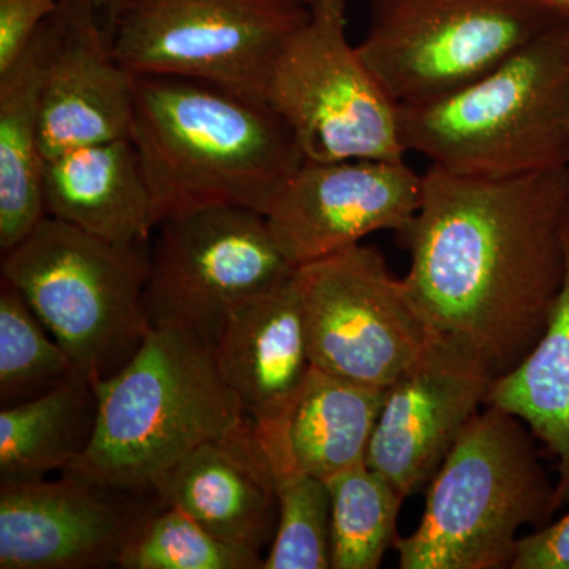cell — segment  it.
Here are the masks:
<instances>
[{
    "mask_svg": "<svg viewBox=\"0 0 569 569\" xmlns=\"http://www.w3.org/2000/svg\"><path fill=\"white\" fill-rule=\"evenodd\" d=\"M569 167L518 178L430 164L406 238L403 282L436 339L505 376L538 342L563 279Z\"/></svg>",
    "mask_w": 569,
    "mask_h": 569,
    "instance_id": "1",
    "label": "cell"
},
{
    "mask_svg": "<svg viewBox=\"0 0 569 569\" xmlns=\"http://www.w3.org/2000/svg\"><path fill=\"white\" fill-rule=\"evenodd\" d=\"M129 138L157 224L212 208L266 216L305 163L290 127L263 99L193 78H134Z\"/></svg>",
    "mask_w": 569,
    "mask_h": 569,
    "instance_id": "2",
    "label": "cell"
},
{
    "mask_svg": "<svg viewBox=\"0 0 569 569\" xmlns=\"http://www.w3.org/2000/svg\"><path fill=\"white\" fill-rule=\"evenodd\" d=\"M93 388L91 445L61 473L142 496L194 449L247 419L212 347L176 329H151L133 358Z\"/></svg>",
    "mask_w": 569,
    "mask_h": 569,
    "instance_id": "3",
    "label": "cell"
},
{
    "mask_svg": "<svg viewBox=\"0 0 569 569\" xmlns=\"http://www.w3.org/2000/svg\"><path fill=\"white\" fill-rule=\"evenodd\" d=\"M407 152L471 178L505 179L569 164V20L441 99L400 104Z\"/></svg>",
    "mask_w": 569,
    "mask_h": 569,
    "instance_id": "4",
    "label": "cell"
},
{
    "mask_svg": "<svg viewBox=\"0 0 569 569\" xmlns=\"http://www.w3.org/2000/svg\"><path fill=\"white\" fill-rule=\"evenodd\" d=\"M533 438L520 419L482 408L427 485L417 530L397 539L399 567L511 568L520 529L556 511Z\"/></svg>",
    "mask_w": 569,
    "mask_h": 569,
    "instance_id": "5",
    "label": "cell"
},
{
    "mask_svg": "<svg viewBox=\"0 0 569 569\" xmlns=\"http://www.w3.org/2000/svg\"><path fill=\"white\" fill-rule=\"evenodd\" d=\"M151 242L116 244L47 216L2 254L13 284L82 376L104 380L122 369L151 331L144 290Z\"/></svg>",
    "mask_w": 569,
    "mask_h": 569,
    "instance_id": "6",
    "label": "cell"
},
{
    "mask_svg": "<svg viewBox=\"0 0 569 569\" xmlns=\"http://www.w3.org/2000/svg\"><path fill=\"white\" fill-rule=\"evenodd\" d=\"M309 14L307 0H116L103 24L133 78H193L263 99L277 56Z\"/></svg>",
    "mask_w": 569,
    "mask_h": 569,
    "instance_id": "7",
    "label": "cell"
},
{
    "mask_svg": "<svg viewBox=\"0 0 569 569\" xmlns=\"http://www.w3.org/2000/svg\"><path fill=\"white\" fill-rule=\"evenodd\" d=\"M263 99L290 127L305 160H403L399 104L347 37V0H310Z\"/></svg>",
    "mask_w": 569,
    "mask_h": 569,
    "instance_id": "8",
    "label": "cell"
},
{
    "mask_svg": "<svg viewBox=\"0 0 569 569\" xmlns=\"http://www.w3.org/2000/svg\"><path fill=\"white\" fill-rule=\"evenodd\" d=\"M542 0H369L358 44L397 104L432 102L563 21Z\"/></svg>",
    "mask_w": 569,
    "mask_h": 569,
    "instance_id": "9",
    "label": "cell"
},
{
    "mask_svg": "<svg viewBox=\"0 0 569 569\" xmlns=\"http://www.w3.org/2000/svg\"><path fill=\"white\" fill-rule=\"evenodd\" d=\"M144 290L151 329L189 332L213 347L228 316L296 269L263 213L212 208L157 224Z\"/></svg>",
    "mask_w": 569,
    "mask_h": 569,
    "instance_id": "10",
    "label": "cell"
},
{
    "mask_svg": "<svg viewBox=\"0 0 569 569\" xmlns=\"http://www.w3.org/2000/svg\"><path fill=\"white\" fill-rule=\"evenodd\" d=\"M296 284L312 366L331 376L389 388L436 339L377 247L299 266Z\"/></svg>",
    "mask_w": 569,
    "mask_h": 569,
    "instance_id": "11",
    "label": "cell"
},
{
    "mask_svg": "<svg viewBox=\"0 0 569 569\" xmlns=\"http://www.w3.org/2000/svg\"><path fill=\"white\" fill-rule=\"evenodd\" d=\"M422 176L403 160L309 162L266 212L277 246L295 268L361 244L377 231L403 234L421 201Z\"/></svg>",
    "mask_w": 569,
    "mask_h": 569,
    "instance_id": "12",
    "label": "cell"
},
{
    "mask_svg": "<svg viewBox=\"0 0 569 569\" xmlns=\"http://www.w3.org/2000/svg\"><path fill=\"white\" fill-rule=\"evenodd\" d=\"M157 505L153 496L67 473L0 485V568L118 567L123 546Z\"/></svg>",
    "mask_w": 569,
    "mask_h": 569,
    "instance_id": "13",
    "label": "cell"
},
{
    "mask_svg": "<svg viewBox=\"0 0 569 569\" xmlns=\"http://www.w3.org/2000/svg\"><path fill=\"white\" fill-rule=\"evenodd\" d=\"M496 377L466 348L433 339L387 389L366 463L403 497L429 485L471 419L486 407Z\"/></svg>",
    "mask_w": 569,
    "mask_h": 569,
    "instance_id": "14",
    "label": "cell"
},
{
    "mask_svg": "<svg viewBox=\"0 0 569 569\" xmlns=\"http://www.w3.org/2000/svg\"><path fill=\"white\" fill-rule=\"evenodd\" d=\"M93 0H62L59 29L41 91L40 149L58 153L129 138L134 78L111 50Z\"/></svg>",
    "mask_w": 569,
    "mask_h": 569,
    "instance_id": "15",
    "label": "cell"
},
{
    "mask_svg": "<svg viewBox=\"0 0 569 569\" xmlns=\"http://www.w3.org/2000/svg\"><path fill=\"white\" fill-rule=\"evenodd\" d=\"M152 496L164 507L182 509L224 541L261 553L274 538V471L249 418L176 463L153 486Z\"/></svg>",
    "mask_w": 569,
    "mask_h": 569,
    "instance_id": "16",
    "label": "cell"
},
{
    "mask_svg": "<svg viewBox=\"0 0 569 569\" xmlns=\"http://www.w3.org/2000/svg\"><path fill=\"white\" fill-rule=\"evenodd\" d=\"M212 351L223 380L254 426L282 417L313 367L296 271L236 307Z\"/></svg>",
    "mask_w": 569,
    "mask_h": 569,
    "instance_id": "17",
    "label": "cell"
},
{
    "mask_svg": "<svg viewBox=\"0 0 569 569\" xmlns=\"http://www.w3.org/2000/svg\"><path fill=\"white\" fill-rule=\"evenodd\" d=\"M388 388L366 387L312 367L282 417L254 426L272 471L328 481L366 463Z\"/></svg>",
    "mask_w": 569,
    "mask_h": 569,
    "instance_id": "18",
    "label": "cell"
},
{
    "mask_svg": "<svg viewBox=\"0 0 569 569\" xmlns=\"http://www.w3.org/2000/svg\"><path fill=\"white\" fill-rule=\"evenodd\" d=\"M47 216L116 244L151 242L156 209L130 138L81 146L44 159Z\"/></svg>",
    "mask_w": 569,
    "mask_h": 569,
    "instance_id": "19",
    "label": "cell"
},
{
    "mask_svg": "<svg viewBox=\"0 0 569 569\" xmlns=\"http://www.w3.org/2000/svg\"><path fill=\"white\" fill-rule=\"evenodd\" d=\"M58 10L0 71V250L10 252L47 217L40 149L41 91L58 37Z\"/></svg>",
    "mask_w": 569,
    "mask_h": 569,
    "instance_id": "20",
    "label": "cell"
},
{
    "mask_svg": "<svg viewBox=\"0 0 569 569\" xmlns=\"http://www.w3.org/2000/svg\"><path fill=\"white\" fill-rule=\"evenodd\" d=\"M561 239L563 279L548 325L529 355L493 381L486 402L520 419L556 458L553 509L569 501V200Z\"/></svg>",
    "mask_w": 569,
    "mask_h": 569,
    "instance_id": "21",
    "label": "cell"
},
{
    "mask_svg": "<svg viewBox=\"0 0 569 569\" xmlns=\"http://www.w3.org/2000/svg\"><path fill=\"white\" fill-rule=\"evenodd\" d=\"M93 381L81 372L59 387L0 411V485L39 481L63 471L91 445L97 425Z\"/></svg>",
    "mask_w": 569,
    "mask_h": 569,
    "instance_id": "22",
    "label": "cell"
},
{
    "mask_svg": "<svg viewBox=\"0 0 569 569\" xmlns=\"http://www.w3.org/2000/svg\"><path fill=\"white\" fill-rule=\"evenodd\" d=\"M331 492V568L377 569L396 546L406 497L389 479L361 463L326 481Z\"/></svg>",
    "mask_w": 569,
    "mask_h": 569,
    "instance_id": "23",
    "label": "cell"
},
{
    "mask_svg": "<svg viewBox=\"0 0 569 569\" xmlns=\"http://www.w3.org/2000/svg\"><path fill=\"white\" fill-rule=\"evenodd\" d=\"M80 372L44 328L20 291L6 279L0 287V403L31 400Z\"/></svg>",
    "mask_w": 569,
    "mask_h": 569,
    "instance_id": "24",
    "label": "cell"
},
{
    "mask_svg": "<svg viewBox=\"0 0 569 569\" xmlns=\"http://www.w3.org/2000/svg\"><path fill=\"white\" fill-rule=\"evenodd\" d=\"M257 550L224 541L176 507L157 505L118 559L122 569H258Z\"/></svg>",
    "mask_w": 569,
    "mask_h": 569,
    "instance_id": "25",
    "label": "cell"
},
{
    "mask_svg": "<svg viewBox=\"0 0 569 569\" xmlns=\"http://www.w3.org/2000/svg\"><path fill=\"white\" fill-rule=\"evenodd\" d=\"M279 516L261 569L331 568V492L320 478L276 471Z\"/></svg>",
    "mask_w": 569,
    "mask_h": 569,
    "instance_id": "26",
    "label": "cell"
},
{
    "mask_svg": "<svg viewBox=\"0 0 569 569\" xmlns=\"http://www.w3.org/2000/svg\"><path fill=\"white\" fill-rule=\"evenodd\" d=\"M62 0H0V71L24 50Z\"/></svg>",
    "mask_w": 569,
    "mask_h": 569,
    "instance_id": "27",
    "label": "cell"
},
{
    "mask_svg": "<svg viewBox=\"0 0 569 569\" xmlns=\"http://www.w3.org/2000/svg\"><path fill=\"white\" fill-rule=\"evenodd\" d=\"M512 569H569V512L519 539Z\"/></svg>",
    "mask_w": 569,
    "mask_h": 569,
    "instance_id": "28",
    "label": "cell"
},
{
    "mask_svg": "<svg viewBox=\"0 0 569 569\" xmlns=\"http://www.w3.org/2000/svg\"><path fill=\"white\" fill-rule=\"evenodd\" d=\"M550 10L556 11L565 20H569V0H542Z\"/></svg>",
    "mask_w": 569,
    "mask_h": 569,
    "instance_id": "29",
    "label": "cell"
},
{
    "mask_svg": "<svg viewBox=\"0 0 569 569\" xmlns=\"http://www.w3.org/2000/svg\"><path fill=\"white\" fill-rule=\"evenodd\" d=\"M93 2H96L97 9L100 10V13L104 14L111 9L112 3H114L116 0H93Z\"/></svg>",
    "mask_w": 569,
    "mask_h": 569,
    "instance_id": "30",
    "label": "cell"
},
{
    "mask_svg": "<svg viewBox=\"0 0 569 569\" xmlns=\"http://www.w3.org/2000/svg\"><path fill=\"white\" fill-rule=\"evenodd\" d=\"M307 2H310V0H307Z\"/></svg>",
    "mask_w": 569,
    "mask_h": 569,
    "instance_id": "31",
    "label": "cell"
}]
</instances>
